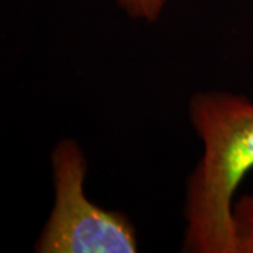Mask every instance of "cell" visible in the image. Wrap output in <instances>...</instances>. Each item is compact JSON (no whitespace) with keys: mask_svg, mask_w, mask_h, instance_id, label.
Wrapping results in <instances>:
<instances>
[{"mask_svg":"<svg viewBox=\"0 0 253 253\" xmlns=\"http://www.w3.org/2000/svg\"><path fill=\"white\" fill-rule=\"evenodd\" d=\"M232 222L236 253H253V193L234 201Z\"/></svg>","mask_w":253,"mask_h":253,"instance_id":"3957f363","label":"cell"},{"mask_svg":"<svg viewBox=\"0 0 253 253\" xmlns=\"http://www.w3.org/2000/svg\"><path fill=\"white\" fill-rule=\"evenodd\" d=\"M134 20L155 23L162 14L166 0H114Z\"/></svg>","mask_w":253,"mask_h":253,"instance_id":"277c9868","label":"cell"},{"mask_svg":"<svg viewBox=\"0 0 253 253\" xmlns=\"http://www.w3.org/2000/svg\"><path fill=\"white\" fill-rule=\"evenodd\" d=\"M189 117L203 154L186 183L183 252L236 253L232 206L253 169V100L232 91H196Z\"/></svg>","mask_w":253,"mask_h":253,"instance_id":"6da1fadb","label":"cell"},{"mask_svg":"<svg viewBox=\"0 0 253 253\" xmlns=\"http://www.w3.org/2000/svg\"><path fill=\"white\" fill-rule=\"evenodd\" d=\"M87 158L72 138L51 152L54 206L34 245L37 253H135L138 239L129 218L87 199Z\"/></svg>","mask_w":253,"mask_h":253,"instance_id":"7a4b0ae2","label":"cell"}]
</instances>
